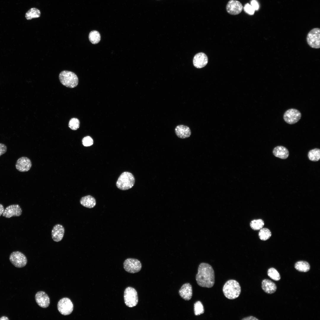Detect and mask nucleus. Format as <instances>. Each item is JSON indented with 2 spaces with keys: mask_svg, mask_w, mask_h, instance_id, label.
<instances>
[{
  "mask_svg": "<svg viewBox=\"0 0 320 320\" xmlns=\"http://www.w3.org/2000/svg\"><path fill=\"white\" fill-rule=\"evenodd\" d=\"M196 279L200 286L208 288L212 287L215 282V273L212 266L209 264L202 263L199 265Z\"/></svg>",
  "mask_w": 320,
  "mask_h": 320,
  "instance_id": "1",
  "label": "nucleus"
},
{
  "mask_svg": "<svg viewBox=\"0 0 320 320\" xmlns=\"http://www.w3.org/2000/svg\"><path fill=\"white\" fill-rule=\"evenodd\" d=\"M223 291L227 298L233 300L239 296L241 292V288L238 282L235 280L231 279L225 283Z\"/></svg>",
  "mask_w": 320,
  "mask_h": 320,
  "instance_id": "2",
  "label": "nucleus"
},
{
  "mask_svg": "<svg viewBox=\"0 0 320 320\" xmlns=\"http://www.w3.org/2000/svg\"><path fill=\"white\" fill-rule=\"evenodd\" d=\"M135 181L134 177L131 173L125 172L122 173L119 177L116 185L121 190H128L134 186Z\"/></svg>",
  "mask_w": 320,
  "mask_h": 320,
  "instance_id": "3",
  "label": "nucleus"
},
{
  "mask_svg": "<svg viewBox=\"0 0 320 320\" xmlns=\"http://www.w3.org/2000/svg\"><path fill=\"white\" fill-rule=\"evenodd\" d=\"M59 79L61 83L64 86L70 88L76 87L78 84V78L77 75L71 71H63L59 75Z\"/></svg>",
  "mask_w": 320,
  "mask_h": 320,
  "instance_id": "4",
  "label": "nucleus"
},
{
  "mask_svg": "<svg viewBox=\"0 0 320 320\" xmlns=\"http://www.w3.org/2000/svg\"><path fill=\"white\" fill-rule=\"evenodd\" d=\"M124 300L125 305L129 307L136 306L138 303L137 293L133 288L128 287L125 290L124 293Z\"/></svg>",
  "mask_w": 320,
  "mask_h": 320,
  "instance_id": "5",
  "label": "nucleus"
},
{
  "mask_svg": "<svg viewBox=\"0 0 320 320\" xmlns=\"http://www.w3.org/2000/svg\"><path fill=\"white\" fill-rule=\"evenodd\" d=\"M306 41L308 45L311 48L319 49L320 48V29L315 28L311 29L308 33Z\"/></svg>",
  "mask_w": 320,
  "mask_h": 320,
  "instance_id": "6",
  "label": "nucleus"
},
{
  "mask_svg": "<svg viewBox=\"0 0 320 320\" xmlns=\"http://www.w3.org/2000/svg\"><path fill=\"white\" fill-rule=\"evenodd\" d=\"M9 259L12 264L17 268L25 266L27 263V260L25 255L18 251L12 252L10 255Z\"/></svg>",
  "mask_w": 320,
  "mask_h": 320,
  "instance_id": "7",
  "label": "nucleus"
},
{
  "mask_svg": "<svg viewBox=\"0 0 320 320\" xmlns=\"http://www.w3.org/2000/svg\"><path fill=\"white\" fill-rule=\"evenodd\" d=\"M57 307L59 312L65 316L71 314L73 309V305L72 301L67 297L61 299L58 303Z\"/></svg>",
  "mask_w": 320,
  "mask_h": 320,
  "instance_id": "8",
  "label": "nucleus"
},
{
  "mask_svg": "<svg viewBox=\"0 0 320 320\" xmlns=\"http://www.w3.org/2000/svg\"><path fill=\"white\" fill-rule=\"evenodd\" d=\"M301 117V113L299 110L295 108H290L284 112L283 119L287 123L293 124L297 122Z\"/></svg>",
  "mask_w": 320,
  "mask_h": 320,
  "instance_id": "9",
  "label": "nucleus"
},
{
  "mask_svg": "<svg viewBox=\"0 0 320 320\" xmlns=\"http://www.w3.org/2000/svg\"><path fill=\"white\" fill-rule=\"evenodd\" d=\"M125 270L128 273H135L140 271L142 268V265L137 259L129 258L126 259L123 264Z\"/></svg>",
  "mask_w": 320,
  "mask_h": 320,
  "instance_id": "10",
  "label": "nucleus"
},
{
  "mask_svg": "<svg viewBox=\"0 0 320 320\" xmlns=\"http://www.w3.org/2000/svg\"><path fill=\"white\" fill-rule=\"evenodd\" d=\"M243 7L242 4L237 0H230L227 3L226 9L230 15H236L242 12Z\"/></svg>",
  "mask_w": 320,
  "mask_h": 320,
  "instance_id": "11",
  "label": "nucleus"
},
{
  "mask_svg": "<svg viewBox=\"0 0 320 320\" xmlns=\"http://www.w3.org/2000/svg\"><path fill=\"white\" fill-rule=\"evenodd\" d=\"M22 213V210L18 204H12L7 207L4 210L2 216L7 218L14 216H20Z\"/></svg>",
  "mask_w": 320,
  "mask_h": 320,
  "instance_id": "12",
  "label": "nucleus"
},
{
  "mask_svg": "<svg viewBox=\"0 0 320 320\" xmlns=\"http://www.w3.org/2000/svg\"><path fill=\"white\" fill-rule=\"evenodd\" d=\"M32 166L31 160L28 158L22 157L19 158L17 160L15 167L18 171L24 172L28 171Z\"/></svg>",
  "mask_w": 320,
  "mask_h": 320,
  "instance_id": "13",
  "label": "nucleus"
},
{
  "mask_svg": "<svg viewBox=\"0 0 320 320\" xmlns=\"http://www.w3.org/2000/svg\"><path fill=\"white\" fill-rule=\"evenodd\" d=\"M35 299L37 304L41 308H46L49 305V298L44 292L41 291L38 292L35 295Z\"/></svg>",
  "mask_w": 320,
  "mask_h": 320,
  "instance_id": "14",
  "label": "nucleus"
},
{
  "mask_svg": "<svg viewBox=\"0 0 320 320\" xmlns=\"http://www.w3.org/2000/svg\"><path fill=\"white\" fill-rule=\"evenodd\" d=\"M208 59L206 55L204 53L200 52L194 56L193 63L196 68H200L204 67L208 63Z\"/></svg>",
  "mask_w": 320,
  "mask_h": 320,
  "instance_id": "15",
  "label": "nucleus"
},
{
  "mask_svg": "<svg viewBox=\"0 0 320 320\" xmlns=\"http://www.w3.org/2000/svg\"><path fill=\"white\" fill-rule=\"evenodd\" d=\"M63 226L60 224L55 225L52 231V237L54 241L58 242L63 239L64 234Z\"/></svg>",
  "mask_w": 320,
  "mask_h": 320,
  "instance_id": "16",
  "label": "nucleus"
},
{
  "mask_svg": "<svg viewBox=\"0 0 320 320\" xmlns=\"http://www.w3.org/2000/svg\"><path fill=\"white\" fill-rule=\"evenodd\" d=\"M175 131L177 137L181 139L188 138L191 135L190 128L186 125L182 124L178 125L175 127Z\"/></svg>",
  "mask_w": 320,
  "mask_h": 320,
  "instance_id": "17",
  "label": "nucleus"
},
{
  "mask_svg": "<svg viewBox=\"0 0 320 320\" xmlns=\"http://www.w3.org/2000/svg\"><path fill=\"white\" fill-rule=\"evenodd\" d=\"M180 296L185 300H190L192 296V289L191 285L189 283L183 284L179 291Z\"/></svg>",
  "mask_w": 320,
  "mask_h": 320,
  "instance_id": "18",
  "label": "nucleus"
},
{
  "mask_svg": "<svg viewBox=\"0 0 320 320\" xmlns=\"http://www.w3.org/2000/svg\"><path fill=\"white\" fill-rule=\"evenodd\" d=\"M262 288L266 293L272 294L276 291V284L271 281L268 279H264L262 282Z\"/></svg>",
  "mask_w": 320,
  "mask_h": 320,
  "instance_id": "19",
  "label": "nucleus"
},
{
  "mask_svg": "<svg viewBox=\"0 0 320 320\" xmlns=\"http://www.w3.org/2000/svg\"><path fill=\"white\" fill-rule=\"evenodd\" d=\"M274 155L278 158L282 159H285L289 156V152L288 149L282 146H278L275 147L273 151Z\"/></svg>",
  "mask_w": 320,
  "mask_h": 320,
  "instance_id": "20",
  "label": "nucleus"
},
{
  "mask_svg": "<svg viewBox=\"0 0 320 320\" xmlns=\"http://www.w3.org/2000/svg\"><path fill=\"white\" fill-rule=\"evenodd\" d=\"M80 202V204L83 206L89 208L94 207L96 204L95 198L89 195L82 197Z\"/></svg>",
  "mask_w": 320,
  "mask_h": 320,
  "instance_id": "21",
  "label": "nucleus"
},
{
  "mask_svg": "<svg viewBox=\"0 0 320 320\" xmlns=\"http://www.w3.org/2000/svg\"><path fill=\"white\" fill-rule=\"evenodd\" d=\"M295 268L299 272H306L310 270V266L308 262L301 260L298 261L295 263Z\"/></svg>",
  "mask_w": 320,
  "mask_h": 320,
  "instance_id": "22",
  "label": "nucleus"
},
{
  "mask_svg": "<svg viewBox=\"0 0 320 320\" xmlns=\"http://www.w3.org/2000/svg\"><path fill=\"white\" fill-rule=\"evenodd\" d=\"M41 15L40 11L36 8H32L29 9L25 13V17L27 20L39 17Z\"/></svg>",
  "mask_w": 320,
  "mask_h": 320,
  "instance_id": "23",
  "label": "nucleus"
},
{
  "mask_svg": "<svg viewBox=\"0 0 320 320\" xmlns=\"http://www.w3.org/2000/svg\"><path fill=\"white\" fill-rule=\"evenodd\" d=\"M309 159L312 161H317L320 159V150L315 148L310 150L308 153Z\"/></svg>",
  "mask_w": 320,
  "mask_h": 320,
  "instance_id": "24",
  "label": "nucleus"
},
{
  "mask_svg": "<svg viewBox=\"0 0 320 320\" xmlns=\"http://www.w3.org/2000/svg\"><path fill=\"white\" fill-rule=\"evenodd\" d=\"M90 41L93 44H96L99 42L101 37L99 33L96 31H93L90 32L89 35Z\"/></svg>",
  "mask_w": 320,
  "mask_h": 320,
  "instance_id": "25",
  "label": "nucleus"
},
{
  "mask_svg": "<svg viewBox=\"0 0 320 320\" xmlns=\"http://www.w3.org/2000/svg\"><path fill=\"white\" fill-rule=\"evenodd\" d=\"M271 235L270 230L267 228H262L259 233L260 239L262 240L265 241L270 238Z\"/></svg>",
  "mask_w": 320,
  "mask_h": 320,
  "instance_id": "26",
  "label": "nucleus"
},
{
  "mask_svg": "<svg viewBox=\"0 0 320 320\" xmlns=\"http://www.w3.org/2000/svg\"><path fill=\"white\" fill-rule=\"evenodd\" d=\"M268 276L273 280L278 281L280 279L281 276L278 271L275 268H271L267 271Z\"/></svg>",
  "mask_w": 320,
  "mask_h": 320,
  "instance_id": "27",
  "label": "nucleus"
},
{
  "mask_svg": "<svg viewBox=\"0 0 320 320\" xmlns=\"http://www.w3.org/2000/svg\"><path fill=\"white\" fill-rule=\"evenodd\" d=\"M264 224V221L261 219L254 220L251 221L250 226L253 230H258L262 228Z\"/></svg>",
  "mask_w": 320,
  "mask_h": 320,
  "instance_id": "28",
  "label": "nucleus"
},
{
  "mask_svg": "<svg viewBox=\"0 0 320 320\" xmlns=\"http://www.w3.org/2000/svg\"><path fill=\"white\" fill-rule=\"evenodd\" d=\"M194 313L196 316L199 315L204 313V306L200 301L196 302L194 303Z\"/></svg>",
  "mask_w": 320,
  "mask_h": 320,
  "instance_id": "29",
  "label": "nucleus"
},
{
  "mask_svg": "<svg viewBox=\"0 0 320 320\" xmlns=\"http://www.w3.org/2000/svg\"><path fill=\"white\" fill-rule=\"evenodd\" d=\"M68 126L72 130H76L79 128L80 121L79 120L76 118H72L70 120Z\"/></svg>",
  "mask_w": 320,
  "mask_h": 320,
  "instance_id": "30",
  "label": "nucleus"
},
{
  "mask_svg": "<svg viewBox=\"0 0 320 320\" xmlns=\"http://www.w3.org/2000/svg\"><path fill=\"white\" fill-rule=\"evenodd\" d=\"M243 8L244 12L249 15H252L254 14L255 9L251 5L248 3L244 5Z\"/></svg>",
  "mask_w": 320,
  "mask_h": 320,
  "instance_id": "31",
  "label": "nucleus"
},
{
  "mask_svg": "<svg viewBox=\"0 0 320 320\" xmlns=\"http://www.w3.org/2000/svg\"><path fill=\"white\" fill-rule=\"evenodd\" d=\"M82 143L84 146H89L93 145V141L92 138L89 136L84 137L82 140Z\"/></svg>",
  "mask_w": 320,
  "mask_h": 320,
  "instance_id": "32",
  "label": "nucleus"
},
{
  "mask_svg": "<svg viewBox=\"0 0 320 320\" xmlns=\"http://www.w3.org/2000/svg\"><path fill=\"white\" fill-rule=\"evenodd\" d=\"M7 147L5 144L0 143V156L7 152Z\"/></svg>",
  "mask_w": 320,
  "mask_h": 320,
  "instance_id": "33",
  "label": "nucleus"
},
{
  "mask_svg": "<svg viewBox=\"0 0 320 320\" xmlns=\"http://www.w3.org/2000/svg\"><path fill=\"white\" fill-rule=\"evenodd\" d=\"M251 5L255 10H257L259 7V5L257 2L256 0H252L251 2Z\"/></svg>",
  "mask_w": 320,
  "mask_h": 320,
  "instance_id": "34",
  "label": "nucleus"
},
{
  "mask_svg": "<svg viewBox=\"0 0 320 320\" xmlns=\"http://www.w3.org/2000/svg\"><path fill=\"white\" fill-rule=\"evenodd\" d=\"M243 320H258V319L254 316H251L245 317L242 319Z\"/></svg>",
  "mask_w": 320,
  "mask_h": 320,
  "instance_id": "35",
  "label": "nucleus"
},
{
  "mask_svg": "<svg viewBox=\"0 0 320 320\" xmlns=\"http://www.w3.org/2000/svg\"><path fill=\"white\" fill-rule=\"evenodd\" d=\"M4 210V208L3 205L1 204H0V216L2 215Z\"/></svg>",
  "mask_w": 320,
  "mask_h": 320,
  "instance_id": "36",
  "label": "nucleus"
},
{
  "mask_svg": "<svg viewBox=\"0 0 320 320\" xmlns=\"http://www.w3.org/2000/svg\"><path fill=\"white\" fill-rule=\"evenodd\" d=\"M8 317L5 316H2L0 318V320H9Z\"/></svg>",
  "mask_w": 320,
  "mask_h": 320,
  "instance_id": "37",
  "label": "nucleus"
}]
</instances>
